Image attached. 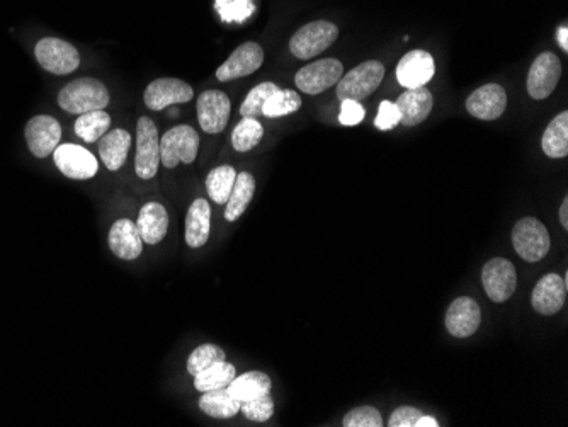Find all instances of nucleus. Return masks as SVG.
<instances>
[{
	"mask_svg": "<svg viewBox=\"0 0 568 427\" xmlns=\"http://www.w3.org/2000/svg\"><path fill=\"white\" fill-rule=\"evenodd\" d=\"M109 91L101 80L84 77L70 82L58 92V106L70 114L101 111L109 106Z\"/></svg>",
	"mask_w": 568,
	"mask_h": 427,
	"instance_id": "1",
	"label": "nucleus"
},
{
	"mask_svg": "<svg viewBox=\"0 0 568 427\" xmlns=\"http://www.w3.org/2000/svg\"><path fill=\"white\" fill-rule=\"evenodd\" d=\"M337 38H339V28L336 24L325 19L312 21L291 36L290 52L293 53V57L300 60H310L319 57L320 53H324L327 48L334 45Z\"/></svg>",
	"mask_w": 568,
	"mask_h": 427,
	"instance_id": "2",
	"label": "nucleus"
},
{
	"mask_svg": "<svg viewBox=\"0 0 568 427\" xmlns=\"http://www.w3.org/2000/svg\"><path fill=\"white\" fill-rule=\"evenodd\" d=\"M199 135L193 126H174L160 138V162L167 169L177 164H193L198 157Z\"/></svg>",
	"mask_w": 568,
	"mask_h": 427,
	"instance_id": "3",
	"label": "nucleus"
},
{
	"mask_svg": "<svg viewBox=\"0 0 568 427\" xmlns=\"http://www.w3.org/2000/svg\"><path fill=\"white\" fill-rule=\"evenodd\" d=\"M383 77H385L383 63L378 62V60H368V62L361 63L337 82V97L341 101L342 99L363 101L380 87Z\"/></svg>",
	"mask_w": 568,
	"mask_h": 427,
	"instance_id": "4",
	"label": "nucleus"
},
{
	"mask_svg": "<svg viewBox=\"0 0 568 427\" xmlns=\"http://www.w3.org/2000/svg\"><path fill=\"white\" fill-rule=\"evenodd\" d=\"M512 245L524 261L538 262L550 252V234L540 220L526 217L512 228Z\"/></svg>",
	"mask_w": 568,
	"mask_h": 427,
	"instance_id": "5",
	"label": "nucleus"
},
{
	"mask_svg": "<svg viewBox=\"0 0 568 427\" xmlns=\"http://www.w3.org/2000/svg\"><path fill=\"white\" fill-rule=\"evenodd\" d=\"M35 57L41 69L55 75H69L79 69L80 55L72 43L58 38H43L36 43Z\"/></svg>",
	"mask_w": 568,
	"mask_h": 427,
	"instance_id": "6",
	"label": "nucleus"
},
{
	"mask_svg": "<svg viewBox=\"0 0 568 427\" xmlns=\"http://www.w3.org/2000/svg\"><path fill=\"white\" fill-rule=\"evenodd\" d=\"M160 166V137L154 121L142 116L137 125V155L135 172L140 179H152L157 176Z\"/></svg>",
	"mask_w": 568,
	"mask_h": 427,
	"instance_id": "7",
	"label": "nucleus"
},
{
	"mask_svg": "<svg viewBox=\"0 0 568 427\" xmlns=\"http://www.w3.org/2000/svg\"><path fill=\"white\" fill-rule=\"evenodd\" d=\"M344 67L336 58H324L310 63L307 67L298 70L295 75V84L300 91L310 96H317L336 86L341 80Z\"/></svg>",
	"mask_w": 568,
	"mask_h": 427,
	"instance_id": "8",
	"label": "nucleus"
},
{
	"mask_svg": "<svg viewBox=\"0 0 568 427\" xmlns=\"http://www.w3.org/2000/svg\"><path fill=\"white\" fill-rule=\"evenodd\" d=\"M482 283L487 297L492 302H507L517 288V273L514 264L502 257H495L483 266Z\"/></svg>",
	"mask_w": 568,
	"mask_h": 427,
	"instance_id": "9",
	"label": "nucleus"
},
{
	"mask_svg": "<svg viewBox=\"0 0 568 427\" xmlns=\"http://www.w3.org/2000/svg\"><path fill=\"white\" fill-rule=\"evenodd\" d=\"M53 160L63 176L75 179V181L92 179L99 171V164L92 152L75 143L58 145L53 152Z\"/></svg>",
	"mask_w": 568,
	"mask_h": 427,
	"instance_id": "10",
	"label": "nucleus"
},
{
	"mask_svg": "<svg viewBox=\"0 0 568 427\" xmlns=\"http://www.w3.org/2000/svg\"><path fill=\"white\" fill-rule=\"evenodd\" d=\"M562 77V63L555 53H541L540 57L534 60L528 72V94L536 99L543 101L551 96L558 86V80Z\"/></svg>",
	"mask_w": 568,
	"mask_h": 427,
	"instance_id": "11",
	"label": "nucleus"
},
{
	"mask_svg": "<svg viewBox=\"0 0 568 427\" xmlns=\"http://www.w3.org/2000/svg\"><path fill=\"white\" fill-rule=\"evenodd\" d=\"M194 97L193 87L181 79L164 77L148 84L143 101L150 111H164L174 104L189 103Z\"/></svg>",
	"mask_w": 568,
	"mask_h": 427,
	"instance_id": "12",
	"label": "nucleus"
},
{
	"mask_svg": "<svg viewBox=\"0 0 568 427\" xmlns=\"http://www.w3.org/2000/svg\"><path fill=\"white\" fill-rule=\"evenodd\" d=\"M24 135H26L31 154L38 159H45L57 149L60 138H62V126L53 116L38 114L28 121V125L24 128Z\"/></svg>",
	"mask_w": 568,
	"mask_h": 427,
	"instance_id": "13",
	"label": "nucleus"
},
{
	"mask_svg": "<svg viewBox=\"0 0 568 427\" xmlns=\"http://www.w3.org/2000/svg\"><path fill=\"white\" fill-rule=\"evenodd\" d=\"M198 121L203 131L210 135H218L227 128L232 103L230 97L223 91L210 89L198 97Z\"/></svg>",
	"mask_w": 568,
	"mask_h": 427,
	"instance_id": "14",
	"label": "nucleus"
},
{
	"mask_svg": "<svg viewBox=\"0 0 568 427\" xmlns=\"http://www.w3.org/2000/svg\"><path fill=\"white\" fill-rule=\"evenodd\" d=\"M262 63H264L262 46L256 41H247L228 57L227 62L218 67L216 79L220 82L242 79L261 69Z\"/></svg>",
	"mask_w": 568,
	"mask_h": 427,
	"instance_id": "15",
	"label": "nucleus"
},
{
	"mask_svg": "<svg viewBox=\"0 0 568 427\" xmlns=\"http://www.w3.org/2000/svg\"><path fill=\"white\" fill-rule=\"evenodd\" d=\"M436 63L431 53L424 50H412L405 53L397 65V80L405 89L424 87L434 77Z\"/></svg>",
	"mask_w": 568,
	"mask_h": 427,
	"instance_id": "16",
	"label": "nucleus"
},
{
	"mask_svg": "<svg viewBox=\"0 0 568 427\" xmlns=\"http://www.w3.org/2000/svg\"><path fill=\"white\" fill-rule=\"evenodd\" d=\"M507 108V94L499 84H487L478 87L466 99V111L473 118L483 121H494L500 118Z\"/></svg>",
	"mask_w": 568,
	"mask_h": 427,
	"instance_id": "17",
	"label": "nucleus"
},
{
	"mask_svg": "<svg viewBox=\"0 0 568 427\" xmlns=\"http://www.w3.org/2000/svg\"><path fill=\"white\" fill-rule=\"evenodd\" d=\"M482 322V310L473 298L460 297L451 303L446 312V329L451 336L470 337L477 332Z\"/></svg>",
	"mask_w": 568,
	"mask_h": 427,
	"instance_id": "18",
	"label": "nucleus"
},
{
	"mask_svg": "<svg viewBox=\"0 0 568 427\" xmlns=\"http://www.w3.org/2000/svg\"><path fill=\"white\" fill-rule=\"evenodd\" d=\"M568 286L565 285L562 276L550 273L534 286L531 303L533 308L541 315H555L562 310L567 302Z\"/></svg>",
	"mask_w": 568,
	"mask_h": 427,
	"instance_id": "19",
	"label": "nucleus"
},
{
	"mask_svg": "<svg viewBox=\"0 0 568 427\" xmlns=\"http://www.w3.org/2000/svg\"><path fill=\"white\" fill-rule=\"evenodd\" d=\"M395 106L400 113L402 125L417 126L429 118L434 108V99L426 86L415 87V89H407L404 94H400Z\"/></svg>",
	"mask_w": 568,
	"mask_h": 427,
	"instance_id": "20",
	"label": "nucleus"
},
{
	"mask_svg": "<svg viewBox=\"0 0 568 427\" xmlns=\"http://www.w3.org/2000/svg\"><path fill=\"white\" fill-rule=\"evenodd\" d=\"M108 242L114 256L125 261H135L143 251L142 235L138 232L137 223L131 222L128 218L114 222L109 230Z\"/></svg>",
	"mask_w": 568,
	"mask_h": 427,
	"instance_id": "21",
	"label": "nucleus"
},
{
	"mask_svg": "<svg viewBox=\"0 0 568 427\" xmlns=\"http://www.w3.org/2000/svg\"><path fill=\"white\" fill-rule=\"evenodd\" d=\"M137 227L145 244L155 245L162 242L169 228V215L165 206L160 203H147L140 210Z\"/></svg>",
	"mask_w": 568,
	"mask_h": 427,
	"instance_id": "22",
	"label": "nucleus"
},
{
	"mask_svg": "<svg viewBox=\"0 0 568 427\" xmlns=\"http://www.w3.org/2000/svg\"><path fill=\"white\" fill-rule=\"evenodd\" d=\"M131 135L123 128H114L108 131L99 140V155L108 171H120L125 166L126 157L130 152Z\"/></svg>",
	"mask_w": 568,
	"mask_h": 427,
	"instance_id": "23",
	"label": "nucleus"
},
{
	"mask_svg": "<svg viewBox=\"0 0 568 427\" xmlns=\"http://www.w3.org/2000/svg\"><path fill=\"white\" fill-rule=\"evenodd\" d=\"M211 208L208 201L198 198L189 206L186 215V244L191 249L205 247L210 239Z\"/></svg>",
	"mask_w": 568,
	"mask_h": 427,
	"instance_id": "24",
	"label": "nucleus"
},
{
	"mask_svg": "<svg viewBox=\"0 0 568 427\" xmlns=\"http://www.w3.org/2000/svg\"><path fill=\"white\" fill-rule=\"evenodd\" d=\"M228 392L232 395L233 399L242 402H249V400L259 399L262 395H267L273 390V382L266 373L262 371H249L244 375L235 376L232 383L227 387Z\"/></svg>",
	"mask_w": 568,
	"mask_h": 427,
	"instance_id": "25",
	"label": "nucleus"
},
{
	"mask_svg": "<svg viewBox=\"0 0 568 427\" xmlns=\"http://www.w3.org/2000/svg\"><path fill=\"white\" fill-rule=\"evenodd\" d=\"M256 193V179L250 172H240L237 174L235 184H233L232 194L228 198L225 206V220L227 222H237L244 215L247 206L254 198Z\"/></svg>",
	"mask_w": 568,
	"mask_h": 427,
	"instance_id": "26",
	"label": "nucleus"
},
{
	"mask_svg": "<svg viewBox=\"0 0 568 427\" xmlns=\"http://www.w3.org/2000/svg\"><path fill=\"white\" fill-rule=\"evenodd\" d=\"M541 149L550 159H565L568 155V113L555 116L541 138Z\"/></svg>",
	"mask_w": 568,
	"mask_h": 427,
	"instance_id": "27",
	"label": "nucleus"
},
{
	"mask_svg": "<svg viewBox=\"0 0 568 427\" xmlns=\"http://www.w3.org/2000/svg\"><path fill=\"white\" fill-rule=\"evenodd\" d=\"M240 405L242 404L239 400L233 399L230 395L227 387L203 392V397L199 400V409L213 419H230V417L237 416L240 412Z\"/></svg>",
	"mask_w": 568,
	"mask_h": 427,
	"instance_id": "28",
	"label": "nucleus"
},
{
	"mask_svg": "<svg viewBox=\"0 0 568 427\" xmlns=\"http://www.w3.org/2000/svg\"><path fill=\"white\" fill-rule=\"evenodd\" d=\"M109 126H111V116L104 109L91 111L79 114V120L75 121V133L84 142L96 143L108 133Z\"/></svg>",
	"mask_w": 568,
	"mask_h": 427,
	"instance_id": "29",
	"label": "nucleus"
},
{
	"mask_svg": "<svg viewBox=\"0 0 568 427\" xmlns=\"http://www.w3.org/2000/svg\"><path fill=\"white\" fill-rule=\"evenodd\" d=\"M235 375H237L235 366L230 365L227 361H220V363H215V365H211L210 368H206V370L194 376V387L201 393L228 387Z\"/></svg>",
	"mask_w": 568,
	"mask_h": 427,
	"instance_id": "30",
	"label": "nucleus"
},
{
	"mask_svg": "<svg viewBox=\"0 0 568 427\" xmlns=\"http://www.w3.org/2000/svg\"><path fill=\"white\" fill-rule=\"evenodd\" d=\"M237 179V171L232 166L215 167L206 177V189L211 200L216 205H227L228 198L232 194L233 184Z\"/></svg>",
	"mask_w": 568,
	"mask_h": 427,
	"instance_id": "31",
	"label": "nucleus"
},
{
	"mask_svg": "<svg viewBox=\"0 0 568 427\" xmlns=\"http://www.w3.org/2000/svg\"><path fill=\"white\" fill-rule=\"evenodd\" d=\"M302 108V97L295 91L290 89H278L271 96L267 97L264 108H262V116L266 118H281L288 116Z\"/></svg>",
	"mask_w": 568,
	"mask_h": 427,
	"instance_id": "32",
	"label": "nucleus"
},
{
	"mask_svg": "<svg viewBox=\"0 0 568 427\" xmlns=\"http://www.w3.org/2000/svg\"><path fill=\"white\" fill-rule=\"evenodd\" d=\"M264 137V128L256 118H242L232 133L233 149L237 152H250L256 149Z\"/></svg>",
	"mask_w": 568,
	"mask_h": 427,
	"instance_id": "33",
	"label": "nucleus"
},
{
	"mask_svg": "<svg viewBox=\"0 0 568 427\" xmlns=\"http://www.w3.org/2000/svg\"><path fill=\"white\" fill-rule=\"evenodd\" d=\"M215 9L223 23H244L256 12L254 0H216Z\"/></svg>",
	"mask_w": 568,
	"mask_h": 427,
	"instance_id": "34",
	"label": "nucleus"
},
{
	"mask_svg": "<svg viewBox=\"0 0 568 427\" xmlns=\"http://www.w3.org/2000/svg\"><path fill=\"white\" fill-rule=\"evenodd\" d=\"M227 354L222 348H218L216 344H203L199 348L194 349L188 359V373L191 376H196L201 371L210 368L215 363L225 361Z\"/></svg>",
	"mask_w": 568,
	"mask_h": 427,
	"instance_id": "35",
	"label": "nucleus"
},
{
	"mask_svg": "<svg viewBox=\"0 0 568 427\" xmlns=\"http://www.w3.org/2000/svg\"><path fill=\"white\" fill-rule=\"evenodd\" d=\"M278 84L274 82H262L259 86L254 87L247 94L244 103L240 106V114L242 118H259L262 114V108L267 101V97L271 96L274 91H278Z\"/></svg>",
	"mask_w": 568,
	"mask_h": 427,
	"instance_id": "36",
	"label": "nucleus"
},
{
	"mask_svg": "<svg viewBox=\"0 0 568 427\" xmlns=\"http://www.w3.org/2000/svg\"><path fill=\"white\" fill-rule=\"evenodd\" d=\"M344 427H381L383 426V417L380 410L371 405H363L356 409L349 410L344 419H342Z\"/></svg>",
	"mask_w": 568,
	"mask_h": 427,
	"instance_id": "37",
	"label": "nucleus"
},
{
	"mask_svg": "<svg viewBox=\"0 0 568 427\" xmlns=\"http://www.w3.org/2000/svg\"><path fill=\"white\" fill-rule=\"evenodd\" d=\"M240 412H242L249 421H269L274 414V400L273 397H271V393L262 395L259 399L242 402V405H240Z\"/></svg>",
	"mask_w": 568,
	"mask_h": 427,
	"instance_id": "38",
	"label": "nucleus"
},
{
	"mask_svg": "<svg viewBox=\"0 0 568 427\" xmlns=\"http://www.w3.org/2000/svg\"><path fill=\"white\" fill-rule=\"evenodd\" d=\"M400 123V113L392 101H381L380 109L375 118V126L378 130H393Z\"/></svg>",
	"mask_w": 568,
	"mask_h": 427,
	"instance_id": "39",
	"label": "nucleus"
},
{
	"mask_svg": "<svg viewBox=\"0 0 568 427\" xmlns=\"http://www.w3.org/2000/svg\"><path fill=\"white\" fill-rule=\"evenodd\" d=\"M364 108L359 101L354 99H342L341 114L339 121L344 126H356L364 120Z\"/></svg>",
	"mask_w": 568,
	"mask_h": 427,
	"instance_id": "40",
	"label": "nucleus"
},
{
	"mask_svg": "<svg viewBox=\"0 0 568 427\" xmlns=\"http://www.w3.org/2000/svg\"><path fill=\"white\" fill-rule=\"evenodd\" d=\"M422 416V410L415 409V407H398L388 421L390 427H415V422Z\"/></svg>",
	"mask_w": 568,
	"mask_h": 427,
	"instance_id": "41",
	"label": "nucleus"
},
{
	"mask_svg": "<svg viewBox=\"0 0 568 427\" xmlns=\"http://www.w3.org/2000/svg\"><path fill=\"white\" fill-rule=\"evenodd\" d=\"M558 45L562 46L563 52H568V28L567 24H563L557 33Z\"/></svg>",
	"mask_w": 568,
	"mask_h": 427,
	"instance_id": "42",
	"label": "nucleus"
},
{
	"mask_svg": "<svg viewBox=\"0 0 568 427\" xmlns=\"http://www.w3.org/2000/svg\"><path fill=\"white\" fill-rule=\"evenodd\" d=\"M415 427H439V422L438 419H434V417L424 416V414H422V416L417 419V422H415Z\"/></svg>",
	"mask_w": 568,
	"mask_h": 427,
	"instance_id": "43",
	"label": "nucleus"
},
{
	"mask_svg": "<svg viewBox=\"0 0 568 427\" xmlns=\"http://www.w3.org/2000/svg\"><path fill=\"white\" fill-rule=\"evenodd\" d=\"M558 217H560V222H562L563 228L567 230L568 228V196H565L562 201V206H560V213H558Z\"/></svg>",
	"mask_w": 568,
	"mask_h": 427,
	"instance_id": "44",
	"label": "nucleus"
}]
</instances>
